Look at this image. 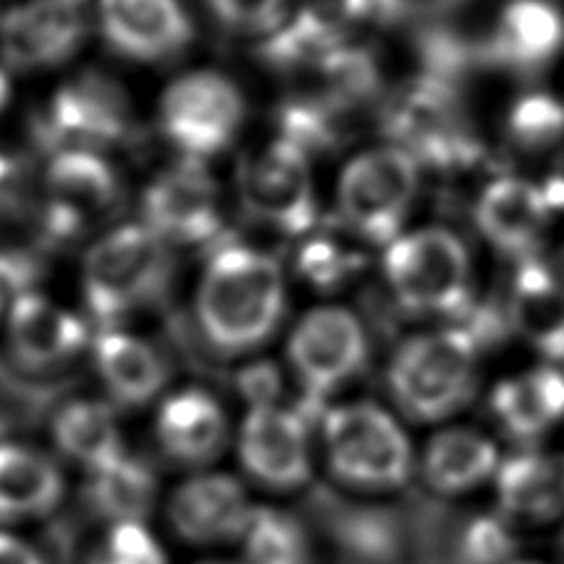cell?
<instances>
[{
	"label": "cell",
	"instance_id": "4",
	"mask_svg": "<svg viewBox=\"0 0 564 564\" xmlns=\"http://www.w3.org/2000/svg\"><path fill=\"white\" fill-rule=\"evenodd\" d=\"M322 441L329 473L347 488L399 490L414 470V451L401 423L371 401L327 411Z\"/></svg>",
	"mask_w": 564,
	"mask_h": 564
},
{
	"label": "cell",
	"instance_id": "38",
	"mask_svg": "<svg viewBox=\"0 0 564 564\" xmlns=\"http://www.w3.org/2000/svg\"><path fill=\"white\" fill-rule=\"evenodd\" d=\"M560 542H562V555H564V532H562V540Z\"/></svg>",
	"mask_w": 564,
	"mask_h": 564
},
{
	"label": "cell",
	"instance_id": "3",
	"mask_svg": "<svg viewBox=\"0 0 564 564\" xmlns=\"http://www.w3.org/2000/svg\"><path fill=\"white\" fill-rule=\"evenodd\" d=\"M171 246L144 224L109 230L89 248L83 292L89 315L102 329L151 307L171 280Z\"/></svg>",
	"mask_w": 564,
	"mask_h": 564
},
{
	"label": "cell",
	"instance_id": "35",
	"mask_svg": "<svg viewBox=\"0 0 564 564\" xmlns=\"http://www.w3.org/2000/svg\"><path fill=\"white\" fill-rule=\"evenodd\" d=\"M0 564H47L40 550L23 538L0 532Z\"/></svg>",
	"mask_w": 564,
	"mask_h": 564
},
{
	"label": "cell",
	"instance_id": "29",
	"mask_svg": "<svg viewBox=\"0 0 564 564\" xmlns=\"http://www.w3.org/2000/svg\"><path fill=\"white\" fill-rule=\"evenodd\" d=\"M246 564H312L305 525L275 508H256L243 535Z\"/></svg>",
	"mask_w": 564,
	"mask_h": 564
},
{
	"label": "cell",
	"instance_id": "19",
	"mask_svg": "<svg viewBox=\"0 0 564 564\" xmlns=\"http://www.w3.org/2000/svg\"><path fill=\"white\" fill-rule=\"evenodd\" d=\"M545 188L528 178L506 176L492 181L476 204V224L488 243L508 256H525L550 220Z\"/></svg>",
	"mask_w": 564,
	"mask_h": 564
},
{
	"label": "cell",
	"instance_id": "39",
	"mask_svg": "<svg viewBox=\"0 0 564 564\" xmlns=\"http://www.w3.org/2000/svg\"><path fill=\"white\" fill-rule=\"evenodd\" d=\"M516 564H540V562H516Z\"/></svg>",
	"mask_w": 564,
	"mask_h": 564
},
{
	"label": "cell",
	"instance_id": "18",
	"mask_svg": "<svg viewBox=\"0 0 564 564\" xmlns=\"http://www.w3.org/2000/svg\"><path fill=\"white\" fill-rule=\"evenodd\" d=\"M156 441L164 456L178 466L196 470L214 466L230 441L226 409L206 389L174 391L159 406Z\"/></svg>",
	"mask_w": 564,
	"mask_h": 564
},
{
	"label": "cell",
	"instance_id": "13",
	"mask_svg": "<svg viewBox=\"0 0 564 564\" xmlns=\"http://www.w3.org/2000/svg\"><path fill=\"white\" fill-rule=\"evenodd\" d=\"M238 458L250 480L278 492L307 486L312 451L307 419L280 404L250 406L238 429Z\"/></svg>",
	"mask_w": 564,
	"mask_h": 564
},
{
	"label": "cell",
	"instance_id": "37",
	"mask_svg": "<svg viewBox=\"0 0 564 564\" xmlns=\"http://www.w3.org/2000/svg\"><path fill=\"white\" fill-rule=\"evenodd\" d=\"M198 564H243V562H230V560H204Z\"/></svg>",
	"mask_w": 564,
	"mask_h": 564
},
{
	"label": "cell",
	"instance_id": "20",
	"mask_svg": "<svg viewBox=\"0 0 564 564\" xmlns=\"http://www.w3.org/2000/svg\"><path fill=\"white\" fill-rule=\"evenodd\" d=\"M95 367L117 406L139 409L169 384V361L147 339L124 329H102L95 339Z\"/></svg>",
	"mask_w": 564,
	"mask_h": 564
},
{
	"label": "cell",
	"instance_id": "22",
	"mask_svg": "<svg viewBox=\"0 0 564 564\" xmlns=\"http://www.w3.org/2000/svg\"><path fill=\"white\" fill-rule=\"evenodd\" d=\"M500 516L508 522L542 525L564 516V453L525 451L496 473Z\"/></svg>",
	"mask_w": 564,
	"mask_h": 564
},
{
	"label": "cell",
	"instance_id": "17",
	"mask_svg": "<svg viewBox=\"0 0 564 564\" xmlns=\"http://www.w3.org/2000/svg\"><path fill=\"white\" fill-rule=\"evenodd\" d=\"M10 355L30 371H50L87 347L89 329L73 312L37 292L15 297L8 315Z\"/></svg>",
	"mask_w": 564,
	"mask_h": 564
},
{
	"label": "cell",
	"instance_id": "25",
	"mask_svg": "<svg viewBox=\"0 0 564 564\" xmlns=\"http://www.w3.org/2000/svg\"><path fill=\"white\" fill-rule=\"evenodd\" d=\"M564 47V15L550 0H510L490 35L498 63L516 69L545 67Z\"/></svg>",
	"mask_w": 564,
	"mask_h": 564
},
{
	"label": "cell",
	"instance_id": "5",
	"mask_svg": "<svg viewBox=\"0 0 564 564\" xmlns=\"http://www.w3.org/2000/svg\"><path fill=\"white\" fill-rule=\"evenodd\" d=\"M470 256L448 228H419L391 240L384 278L401 307L419 315H448L470 292Z\"/></svg>",
	"mask_w": 564,
	"mask_h": 564
},
{
	"label": "cell",
	"instance_id": "24",
	"mask_svg": "<svg viewBox=\"0 0 564 564\" xmlns=\"http://www.w3.org/2000/svg\"><path fill=\"white\" fill-rule=\"evenodd\" d=\"M496 443L470 429H446L429 441L421 456L423 486L441 498H456L496 478Z\"/></svg>",
	"mask_w": 564,
	"mask_h": 564
},
{
	"label": "cell",
	"instance_id": "6",
	"mask_svg": "<svg viewBox=\"0 0 564 564\" xmlns=\"http://www.w3.org/2000/svg\"><path fill=\"white\" fill-rule=\"evenodd\" d=\"M419 164L406 149L361 151L339 176V214L359 238L391 243L401 236V224L419 194Z\"/></svg>",
	"mask_w": 564,
	"mask_h": 564
},
{
	"label": "cell",
	"instance_id": "9",
	"mask_svg": "<svg viewBox=\"0 0 564 564\" xmlns=\"http://www.w3.org/2000/svg\"><path fill=\"white\" fill-rule=\"evenodd\" d=\"M288 357L307 394L322 399L365 369L367 329L347 307L310 310L292 329Z\"/></svg>",
	"mask_w": 564,
	"mask_h": 564
},
{
	"label": "cell",
	"instance_id": "21",
	"mask_svg": "<svg viewBox=\"0 0 564 564\" xmlns=\"http://www.w3.org/2000/svg\"><path fill=\"white\" fill-rule=\"evenodd\" d=\"M67 480L45 451L28 443H0V520H43L63 506Z\"/></svg>",
	"mask_w": 564,
	"mask_h": 564
},
{
	"label": "cell",
	"instance_id": "28",
	"mask_svg": "<svg viewBox=\"0 0 564 564\" xmlns=\"http://www.w3.org/2000/svg\"><path fill=\"white\" fill-rule=\"evenodd\" d=\"M87 498L99 516L117 522H144L154 508L156 480L151 470L129 456L89 473Z\"/></svg>",
	"mask_w": 564,
	"mask_h": 564
},
{
	"label": "cell",
	"instance_id": "36",
	"mask_svg": "<svg viewBox=\"0 0 564 564\" xmlns=\"http://www.w3.org/2000/svg\"><path fill=\"white\" fill-rule=\"evenodd\" d=\"M8 99H10V79L6 75V69L0 67V109L8 105Z\"/></svg>",
	"mask_w": 564,
	"mask_h": 564
},
{
	"label": "cell",
	"instance_id": "10",
	"mask_svg": "<svg viewBox=\"0 0 564 564\" xmlns=\"http://www.w3.org/2000/svg\"><path fill=\"white\" fill-rule=\"evenodd\" d=\"M119 200L115 166L89 149H57L43 176V224L55 240L77 238Z\"/></svg>",
	"mask_w": 564,
	"mask_h": 564
},
{
	"label": "cell",
	"instance_id": "7",
	"mask_svg": "<svg viewBox=\"0 0 564 564\" xmlns=\"http://www.w3.org/2000/svg\"><path fill=\"white\" fill-rule=\"evenodd\" d=\"M246 122V97L234 79L196 69L176 77L159 102L161 134L181 159L206 161L234 144Z\"/></svg>",
	"mask_w": 564,
	"mask_h": 564
},
{
	"label": "cell",
	"instance_id": "1",
	"mask_svg": "<svg viewBox=\"0 0 564 564\" xmlns=\"http://www.w3.org/2000/svg\"><path fill=\"white\" fill-rule=\"evenodd\" d=\"M285 315V275L275 258L250 246H220L196 292L204 337L224 355H246L275 335Z\"/></svg>",
	"mask_w": 564,
	"mask_h": 564
},
{
	"label": "cell",
	"instance_id": "34",
	"mask_svg": "<svg viewBox=\"0 0 564 564\" xmlns=\"http://www.w3.org/2000/svg\"><path fill=\"white\" fill-rule=\"evenodd\" d=\"M25 169L15 156L0 151V216H8L25 200Z\"/></svg>",
	"mask_w": 564,
	"mask_h": 564
},
{
	"label": "cell",
	"instance_id": "8",
	"mask_svg": "<svg viewBox=\"0 0 564 564\" xmlns=\"http://www.w3.org/2000/svg\"><path fill=\"white\" fill-rule=\"evenodd\" d=\"M238 188L248 214L280 234L300 236L315 224V178L307 151L288 137L246 156Z\"/></svg>",
	"mask_w": 564,
	"mask_h": 564
},
{
	"label": "cell",
	"instance_id": "2",
	"mask_svg": "<svg viewBox=\"0 0 564 564\" xmlns=\"http://www.w3.org/2000/svg\"><path fill=\"white\" fill-rule=\"evenodd\" d=\"M478 381V345L463 329L409 337L389 365V391L401 414L438 423L468 404Z\"/></svg>",
	"mask_w": 564,
	"mask_h": 564
},
{
	"label": "cell",
	"instance_id": "14",
	"mask_svg": "<svg viewBox=\"0 0 564 564\" xmlns=\"http://www.w3.org/2000/svg\"><path fill=\"white\" fill-rule=\"evenodd\" d=\"M256 506L238 478L198 470L171 490L166 520L186 545L214 547L243 540Z\"/></svg>",
	"mask_w": 564,
	"mask_h": 564
},
{
	"label": "cell",
	"instance_id": "11",
	"mask_svg": "<svg viewBox=\"0 0 564 564\" xmlns=\"http://www.w3.org/2000/svg\"><path fill=\"white\" fill-rule=\"evenodd\" d=\"M45 127L63 149L122 144L132 137L134 109L127 89L102 73H77L50 97Z\"/></svg>",
	"mask_w": 564,
	"mask_h": 564
},
{
	"label": "cell",
	"instance_id": "12",
	"mask_svg": "<svg viewBox=\"0 0 564 564\" xmlns=\"http://www.w3.org/2000/svg\"><path fill=\"white\" fill-rule=\"evenodd\" d=\"M144 226L169 246H206L220 234V194L204 161L181 159L141 198Z\"/></svg>",
	"mask_w": 564,
	"mask_h": 564
},
{
	"label": "cell",
	"instance_id": "23",
	"mask_svg": "<svg viewBox=\"0 0 564 564\" xmlns=\"http://www.w3.org/2000/svg\"><path fill=\"white\" fill-rule=\"evenodd\" d=\"M490 411L510 438H542L564 421V371L535 367L500 381L490 397Z\"/></svg>",
	"mask_w": 564,
	"mask_h": 564
},
{
	"label": "cell",
	"instance_id": "31",
	"mask_svg": "<svg viewBox=\"0 0 564 564\" xmlns=\"http://www.w3.org/2000/svg\"><path fill=\"white\" fill-rule=\"evenodd\" d=\"M510 132L528 149L547 147L564 132V105L545 95H532L516 105Z\"/></svg>",
	"mask_w": 564,
	"mask_h": 564
},
{
	"label": "cell",
	"instance_id": "15",
	"mask_svg": "<svg viewBox=\"0 0 564 564\" xmlns=\"http://www.w3.org/2000/svg\"><path fill=\"white\" fill-rule=\"evenodd\" d=\"M97 20L109 47L137 63H166L194 40L181 0H99Z\"/></svg>",
	"mask_w": 564,
	"mask_h": 564
},
{
	"label": "cell",
	"instance_id": "27",
	"mask_svg": "<svg viewBox=\"0 0 564 564\" xmlns=\"http://www.w3.org/2000/svg\"><path fill=\"white\" fill-rule=\"evenodd\" d=\"M510 319L530 345L564 357V285L545 265L528 263L512 282Z\"/></svg>",
	"mask_w": 564,
	"mask_h": 564
},
{
	"label": "cell",
	"instance_id": "30",
	"mask_svg": "<svg viewBox=\"0 0 564 564\" xmlns=\"http://www.w3.org/2000/svg\"><path fill=\"white\" fill-rule=\"evenodd\" d=\"M87 564H169V560L144 522H117Z\"/></svg>",
	"mask_w": 564,
	"mask_h": 564
},
{
	"label": "cell",
	"instance_id": "33",
	"mask_svg": "<svg viewBox=\"0 0 564 564\" xmlns=\"http://www.w3.org/2000/svg\"><path fill=\"white\" fill-rule=\"evenodd\" d=\"M302 270H305L310 280L315 282H332L335 285L341 275L349 273V258L339 253L337 246L329 240H312V243L302 250L300 260Z\"/></svg>",
	"mask_w": 564,
	"mask_h": 564
},
{
	"label": "cell",
	"instance_id": "16",
	"mask_svg": "<svg viewBox=\"0 0 564 564\" xmlns=\"http://www.w3.org/2000/svg\"><path fill=\"white\" fill-rule=\"evenodd\" d=\"M85 37L79 0H25L0 20V53L8 65L37 69L73 57Z\"/></svg>",
	"mask_w": 564,
	"mask_h": 564
},
{
	"label": "cell",
	"instance_id": "26",
	"mask_svg": "<svg viewBox=\"0 0 564 564\" xmlns=\"http://www.w3.org/2000/svg\"><path fill=\"white\" fill-rule=\"evenodd\" d=\"M53 441L65 458L87 473L127 456L112 406L97 399H73L59 406L53 416Z\"/></svg>",
	"mask_w": 564,
	"mask_h": 564
},
{
	"label": "cell",
	"instance_id": "32",
	"mask_svg": "<svg viewBox=\"0 0 564 564\" xmlns=\"http://www.w3.org/2000/svg\"><path fill=\"white\" fill-rule=\"evenodd\" d=\"M214 15L238 33H270L285 18L288 0H206Z\"/></svg>",
	"mask_w": 564,
	"mask_h": 564
}]
</instances>
